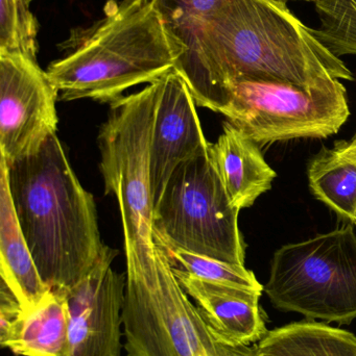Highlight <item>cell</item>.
<instances>
[{"label": "cell", "mask_w": 356, "mask_h": 356, "mask_svg": "<svg viewBox=\"0 0 356 356\" xmlns=\"http://www.w3.org/2000/svg\"><path fill=\"white\" fill-rule=\"evenodd\" d=\"M196 106L221 114L227 88L240 79L311 86L355 81L342 58L314 35L288 4L274 0H217L182 73Z\"/></svg>", "instance_id": "obj_1"}, {"label": "cell", "mask_w": 356, "mask_h": 356, "mask_svg": "<svg viewBox=\"0 0 356 356\" xmlns=\"http://www.w3.org/2000/svg\"><path fill=\"white\" fill-rule=\"evenodd\" d=\"M8 179L44 284L68 293L93 269L106 246L93 196L77 179L56 135L35 156L8 166Z\"/></svg>", "instance_id": "obj_2"}, {"label": "cell", "mask_w": 356, "mask_h": 356, "mask_svg": "<svg viewBox=\"0 0 356 356\" xmlns=\"http://www.w3.org/2000/svg\"><path fill=\"white\" fill-rule=\"evenodd\" d=\"M63 46L67 54L46 70L61 102L113 104L173 71L183 54L152 0H109L104 17L71 31Z\"/></svg>", "instance_id": "obj_3"}, {"label": "cell", "mask_w": 356, "mask_h": 356, "mask_svg": "<svg viewBox=\"0 0 356 356\" xmlns=\"http://www.w3.org/2000/svg\"><path fill=\"white\" fill-rule=\"evenodd\" d=\"M263 292L275 309L341 325L356 319V234L353 223L274 254Z\"/></svg>", "instance_id": "obj_4"}, {"label": "cell", "mask_w": 356, "mask_h": 356, "mask_svg": "<svg viewBox=\"0 0 356 356\" xmlns=\"http://www.w3.org/2000/svg\"><path fill=\"white\" fill-rule=\"evenodd\" d=\"M234 207L208 152L182 164L154 205L155 236L163 249H179L245 266V247Z\"/></svg>", "instance_id": "obj_5"}, {"label": "cell", "mask_w": 356, "mask_h": 356, "mask_svg": "<svg viewBox=\"0 0 356 356\" xmlns=\"http://www.w3.org/2000/svg\"><path fill=\"white\" fill-rule=\"evenodd\" d=\"M259 146L336 135L348 120L346 88L340 79L311 86L240 79L227 88L221 112Z\"/></svg>", "instance_id": "obj_6"}, {"label": "cell", "mask_w": 356, "mask_h": 356, "mask_svg": "<svg viewBox=\"0 0 356 356\" xmlns=\"http://www.w3.org/2000/svg\"><path fill=\"white\" fill-rule=\"evenodd\" d=\"M59 91L37 60L0 54V152L8 166L35 156L58 131Z\"/></svg>", "instance_id": "obj_7"}, {"label": "cell", "mask_w": 356, "mask_h": 356, "mask_svg": "<svg viewBox=\"0 0 356 356\" xmlns=\"http://www.w3.org/2000/svg\"><path fill=\"white\" fill-rule=\"evenodd\" d=\"M117 255L106 245L93 269L67 293L65 356H121L127 276L111 268Z\"/></svg>", "instance_id": "obj_8"}, {"label": "cell", "mask_w": 356, "mask_h": 356, "mask_svg": "<svg viewBox=\"0 0 356 356\" xmlns=\"http://www.w3.org/2000/svg\"><path fill=\"white\" fill-rule=\"evenodd\" d=\"M196 104L182 75L173 69L160 79V93L150 143V179L154 205L171 175L184 163L208 152Z\"/></svg>", "instance_id": "obj_9"}, {"label": "cell", "mask_w": 356, "mask_h": 356, "mask_svg": "<svg viewBox=\"0 0 356 356\" xmlns=\"http://www.w3.org/2000/svg\"><path fill=\"white\" fill-rule=\"evenodd\" d=\"M173 273L217 343L254 344L269 332L258 305L263 293L206 282L179 268Z\"/></svg>", "instance_id": "obj_10"}, {"label": "cell", "mask_w": 356, "mask_h": 356, "mask_svg": "<svg viewBox=\"0 0 356 356\" xmlns=\"http://www.w3.org/2000/svg\"><path fill=\"white\" fill-rule=\"evenodd\" d=\"M209 156L230 201L238 209L252 207L272 188L276 172L261 154L258 144L229 121L209 145Z\"/></svg>", "instance_id": "obj_11"}, {"label": "cell", "mask_w": 356, "mask_h": 356, "mask_svg": "<svg viewBox=\"0 0 356 356\" xmlns=\"http://www.w3.org/2000/svg\"><path fill=\"white\" fill-rule=\"evenodd\" d=\"M0 274L24 311L37 305L50 290L38 271L15 211L8 166L0 162Z\"/></svg>", "instance_id": "obj_12"}, {"label": "cell", "mask_w": 356, "mask_h": 356, "mask_svg": "<svg viewBox=\"0 0 356 356\" xmlns=\"http://www.w3.org/2000/svg\"><path fill=\"white\" fill-rule=\"evenodd\" d=\"M68 323L67 292L49 290L0 332V344L17 356H65Z\"/></svg>", "instance_id": "obj_13"}, {"label": "cell", "mask_w": 356, "mask_h": 356, "mask_svg": "<svg viewBox=\"0 0 356 356\" xmlns=\"http://www.w3.org/2000/svg\"><path fill=\"white\" fill-rule=\"evenodd\" d=\"M261 356H356V336L321 322H294L268 332Z\"/></svg>", "instance_id": "obj_14"}, {"label": "cell", "mask_w": 356, "mask_h": 356, "mask_svg": "<svg viewBox=\"0 0 356 356\" xmlns=\"http://www.w3.org/2000/svg\"><path fill=\"white\" fill-rule=\"evenodd\" d=\"M314 195L355 225L356 222V154L345 149L342 142L324 147L307 168Z\"/></svg>", "instance_id": "obj_15"}, {"label": "cell", "mask_w": 356, "mask_h": 356, "mask_svg": "<svg viewBox=\"0 0 356 356\" xmlns=\"http://www.w3.org/2000/svg\"><path fill=\"white\" fill-rule=\"evenodd\" d=\"M167 31L181 46L183 54L176 64L180 74L196 56L199 38L217 0H152Z\"/></svg>", "instance_id": "obj_16"}, {"label": "cell", "mask_w": 356, "mask_h": 356, "mask_svg": "<svg viewBox=\"0 0 356 356\" xmlns=\"http://www.w3.org/2000/svg\"><path fill=\"white\" fill-rule=\"evenodd\" d=\"M314 35L334 56H356V0H317Z\"/></svg>", "instance_id": "obj_17"}, {"label": "cell", "mask_w": 356, "mask_h": 356, "mask_svg": "<svg viewBox=\"0 0 356 356\" xmlns=\"http://www.w3.org/2000/svg\"><path fill=\"white\" fill-rule=\"evenodd\" d=\"M165 251L173 268H179L200 280L263 292V284L245 266L226 263L179 249L167 248Z\"/></svg>", "instance_id": "obj_18"}, {"label": "cell", "mask_w": 356, "mask_h": 356, "mask_svg": "<svg viewBox=\"0 0 356 356\" xmlns=\"http://www.w3.org/2000/svg\"><path fill=\"white\" fill-rule=\"evenodd\" d=\"M39 23L22 0H0V54L37 60Z\"/></svg>", "instance_id": "obj_19"}, {"label": "cell", "mask_w": 356, "mask_h": 356, "mask_svg": "<svg viewBox=\"0 0 356 356\" xmlns=\"http://www.w3.org/2000/svg\"><path fill=\"white\" fill-rule=\"evenodd\" d=\"M219 356H261L257 346L250 345H240V346H229L219 343Z\"/></svg>", "instance_id": "obj_20"}, {"label": "cell", "mask_w": 356, "mask_h": 356, "mask_svg": "<svg viewBox=\"0 0 356 356\" xmlns=\"http://www.w3.org/2000/svg\"><path fill=\"white\" fill-rule=\"evenodd\" d=\"M342 142L343 146H344L345 149L348 150V152H353V154H356V133L355 135L353 136V139L350 141H341Z\"/></svg>", "instance_id": "obj_21"}, {"label": "cell", "mask_w": 356, "mask_h": 356, "mask_svg": "<svg viewBox=\"0 0 356 356\" xmlns=\"http://www.w3.org/2000/svg\"><path fill=\"white\" fill-rule=\"evenodd\" d=\"M274 1L279 2V3L288 4V2L292 1V0H274ZM301 1L314 2V3H315L317 0H301Z\"/></svg>", "instance_id": "obj_22"}, {"label": "cell", "mask_w": 356, "mask_h": 356, "mask_svg": "<svg viewBox=\"0 0 356 356\" xmlns=\"http://www.w3.org/2000/svg\"><path fill=\"white\" fill-rule=\"evenodd\" d=\"M22 1H24L25 3L29 4V6H31V1H33V0H22Z\"/></svg>", "instance_id": "obj_23"}, {"label": "cell", "mask_w": 356, "mask_h": 356, "mask_svg": "<svg viewBox=\"0 0 356 356\" xmlns=\"http://www.w3.org/2000/svg\"><path fill=\"white\" fill-rule=\"evenodd\" d=\"M355 225L356 226V222H355Z\"/></svg>", "instance_id": "obj_24"}]
</instances>
